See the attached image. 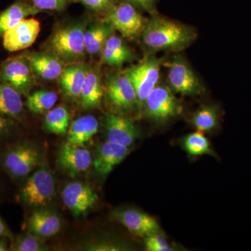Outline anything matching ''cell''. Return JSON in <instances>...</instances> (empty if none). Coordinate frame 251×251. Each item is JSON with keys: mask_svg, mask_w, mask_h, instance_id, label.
<instances>
[{"mask_svg": "<svg viewBox=\"0 0 251 251\" xmlns=\"http://www.w3.org/2000/svg\"><path fill=\"white\" fill-rule=\"evenodd\" d=\"M64 204L74 216L85 215L98 201V195L90 185L80 181L69 183L63 189Z\"/></svg>", "mask_w": 251, "mask_h": 251, "instance_id": "8fae6325", "label": "cell"}, {"mask_svg": "<svg viewBox=\"0 0 251 251\" xmlns=\"http://www.w3.org/2000/svg\"><path fill=\"white\" fill-rule=\"evenodd\" d=\"M99 130V122L93 115L79 117L69 125L68 143L77 146H83L90 141Z\"/></svg>", "mask_w": 251, "mask_h": 251, "instance_id": "7402d4cb", "label": "cell"}, {"mask_svg": "<svg viewBox=\"0 0 251 251\" xmlns=\"http://www.w3.org/2000/svg\"><path fill=\"white\" fill-rule=\"evenodd\" d=\"M168 80L171 90L182 95H198L203 91L199 77L181 56H176L168 64Z\"/></svg>", "mask_w": 251, "mask_h": 251, "instance_id": "9c48e42d", "label": "cell"}, {"mask_svg": "<svg viewBox=\"0 0 251 251\" xmlns=\"http://www.w3.org/2000/svg\"><path fill=\"white\" fill-rule=\"evenodd\" d=\"M8 234H9V232H8L7 228H6V225L4 224V221L0 217V237H6Z\"/></svg>", "mask_w": 251, "mask_h": 251, "instance_id": "d590c367", "label": "cell"}, {"mask_svg": "<svg viewBox=\"0 0 251 251\" xmlns=\"http://www.w3.org/2000/svg\"><path fill=\"white\" fill-rule=\"evenodd\" d=\"M129 153L128 148L107 140L97 149L94 167L101 176H107Z\"/></svg>", "mask_w": 251, "mask_h": 251, "instance_id": "2e32d148", "label": "cell"}, {"mask_svg": "<svg viewBox=\"0 0 251 251\" xmlns=\"http://www.w3.org/2000/svg\"><path fill=\"white\" fill-rule=\"evenodd\" d=\"M23 111L21 94L9 84L0 80V113L12 119H18Z\"/></svg>", "mask_w": 251, "mask_h": 251, "instance_id": "cb8c5ba5", "label": "cell"}, {"mask_svg": "<svg viewBox=\"0 0 251 251\" xmlns=\"http://www.w3.org/2000/svg\"><path fill=\"white\" fill-rule=\"evenodd\" d=\"M143 105L148 116L156 121L169 120L182 111V106L171 87L165 85H157L149 94Z\"/></svg>", "mask_w": 251, "mask_h": 251, "instance_id": "ba28073f", "label": "cell"}, {"mask_svg": "<svg viewBox=\"0 0 251 251\" xmlns=\"http://www.w3.org/2000/svg\"><path fill=\"white\" fill-rule=\"evenodd\" d=\"M40 11H62L74 0H26Z\"/></svg>", "mask_w": 251, "mask_h": 251, "instance_id": "4dcf8cb0", "label": "cell"}, {"mask_svg": "<svg viewBox=\"0 0 251 251\" xmlns=\"http://www.w3.org/2000/svg\"><path fill=\"white\" fill-rule=\"evenodd\" d=\"M54 190L52 174L46 168H40L28 177L20 191V199L27 206H45L52 201Z\"/></svg>", "mask_w": 251, "mask_h": 251, "instance_id": "5b68a950", "label": "cell"}, {"mask_svg": "<svg viewBox=\"0 0 251 251\" xmlns=\"http://www.w3.org/2000/svg\"><path fill=\"white\" fill-rule=\"evenodd\" d=\"M218 114L212 106H204L198 110L193 115L192 122L198 131H209L217 125Z\"/></svg>", "mask_w": 251, "mask_h": 251, "instance_id": "4316f807", "label": "cell"}, {"mask_svg": "<svg viewBox=\"0 0 251 251\" xmlns=\"http://www.w3.org/2000/svg\"><path fill=\"white\" fill-rule=\"evenodd\" d=\"M115 31L111 25L104 22L95 23L86 27L85 45L87 53L91 55L99 53L103 49L107 39L114 34Z\"/></svg>", "mask_w": 251, "mask_h": 251, "instance_id": "603a6c76", "label": "cell"}, {"mask_svg": "<svg viewBox=\"0 0 251 251\" xmlns=\"http://www.w3.org/2000/svg\"><path fill=\"white\" fill-rule=\"evenodd\" d=\"M41 12L26 0H17L0 14V38L23 20Z\"/></svg>", "mask_w": 251, "mask_h": 251, "instance_id": "ffe728a7", "label": "cell"}, {"mask_svg": "<svg viewBox=\"0 0 251 251\" xmlns=\"http://www.w3.org/2000/svg\"><path fill=\"white\" fill-rule=\"evenodd\" d=\"M70 121V115L67 108L62 105L49 110L46 114L44 126L50 133L64 135L67 133Z\"/></svg>", "mask_w": 251, "mask_h": 251, "instance_id": "484cf974", "label": "cell"}, {"mask_svg": "<svg viewBox=\"0 0 251 251\" xmlns=\"http://www.w3.org/2000/svg\"><path fill=\"white\" fill-rule=\"evenodd\" d=\"M105 91L109 102L118 110H129L138 103L134 87L125 73L109 75Z\"/></svg>", "mask_w": 251, "mask_h": 251, "instance_id": "30bf717a", "label": "cell"}, {"mask_svg": "<svg viewBox=\"0 0 251 251\" xmlns=\"http://www.w3.org/2000/svg\"><path fill=\"white\" fill-rule=\"evenodd\" d=\"M128 1L135 7L143 11H147L150 14H156V4L158 0H125Z\"/></svg>", "mask_w": 251, "mask_h": 251, "instance_id": "836d02e7", "label": "cell"}, {"mask_svg": "<svg viewBox=\"0 0 251 251\" xmlns=\"http://www.w3.org/2000/svg\"><path fill=\"white\" fill-rule=\"evenodd\" d=\"M40 32V23L34 18L23 20L3 36V46L9 52H17L30 47Z\"/></svg>", "mask_w": 251, "mask_h": 251, "instance_id": "7c38bea8", "label": "cell"}, {"mask_svg": "<svg viewBox=\"0 0 251 251\" xmlns=\"http://www.w3.org/2000/svg\"><path fill=\"white\" fill-rule=\"evenodd\" d=\"M107 140L129 148L138 138L133 122L127 117L108 114L104 120Z\"/></svg>", "mask_w": 251, "mask_h": 251, "instance_id": "5bb4252c", "label": "cell"}, {"mask_svg": "<svg viewBox=\"0 0 251 251\" xmlns=\"http://www.w3.org/2000/svg\"><path fill=\"white\" fill-rule=\"evenodd\" d=\"M145 246L146 250L149 251H173L166 239L158 233L147 236L145 239Z\"/></svg>", "mask_w": 251, "mask_h": 251, "instance_id": "d6a6232c", "label": "cell"}, {"mask_svg": "<svg viewBox=\"0 0 251 251\" xmlns=\"http://www.w3.org/2000/svg\"><path fill=\"white\" fill-rule=\"evenodd\" d=\"M35 76L27 52L10 57L0 66V80L14 87L21 95H26L34 87Z\"/></svg>", "mask_w": 251, "mask_h": 251, "instance_id": "277c9868", "label": "cell"}, {"mask_svg": "<svg viewBox=\"0 0 251 251\" xmlns=\"http://www.w3.org/2000/svg\"><path fill=\"white\" fill-rule=\"evenodd\" d=\"M11 250L43 251L46 250V247L41 237L31 233L19 236L16 238L11 246Z\"/></svg>", "mask_w": 251, "mask_h": 251, "instance_id": "f1b7e54d", "label": "cell"}, {"mask_svg": "<svg viewBox=\"0 0 251 251\" xmlns=\"http://www.w3.org/2000/svg\"><path fill=\"white\" fill-rule=\"evenodd\" d=\"M185 150L193 156L211 153L210 143L203 132L197 131L188 135L184 140Z\"/></svg>", "mask_w": 251, "mask_h": 251, "instance_id": "83f0119b", "label": "cell"}, {"mask_svg": "<svg viewBox=\"0 0 251 251\" xmlns=\"http://www.w3.org/2000/svg\"><path fill=\"white\" fill-rule=\"evenodd\" d=\"M104 91L98 68H90L79 97L82 106L86 109L99 106L103 99Z\"/></svg>", "mask_w": 251, "mask_h": 251, "instance_id": "44dd1931", "label": "cell"}, {"mask_svg": "<svg viewBox=\"0 0 251 251\" xmlns=\"http://www.w3.org/2000/svg\"><path fill=\"white\" fill-rule=\"evenodd\" d=\"M113 217L130 232L145 237L159 232L160 226L152 216L136 209H124L115 211Z\"/></svg>", "mask_w": 251, "mask_h": 251, "instance_id": "4fadbf2b", "label": "cell"}, {"mask_svg": "<svg viewBox=\"0 0 251 251\" xmlns=\"http://www.w3.org/2000/svg\"><path fill=\"white\" fill-rule=\"evenodd\" d=\"M57 99L58 96L53 91L38 90L28 96L25 105L31 112L42 114L53 108Z\"/></svg>", "mask_w": 251, "mask_h": 251, "instance_id": "d4e9b609", "label": "cell"}, {"mask_svg": "<svg viewBox=\"0 0 251 251\" xmlns=\"http://www.w3.org/2000/svg\"><path fill=\"white\" fill-rule=\"evenodd\" d=\"M85 22L71 23L53 31L46 43L47 51L55 54L63 62H77L85 57Z\"/></svg>", "mask_w": 251, "mask_h": 251, "instance_id": "7a4b0ae2", "label": "cell"}, {"mask_svg": "<svg viewBox=\"0 0 251 251\" xmlns=\"http://www.w3.org/2000/svg\"><path fill=\"white\" fill-rule=\"evenodd\" d=\"M28 227L31 233L38 237L49 238L58 233L61 228V221L54 211L40 209L34 211L29 217Z\"/></svg>", "mask_w": 251, "mask_h": 251, "instance_id": "ac0fdd59", "label": "cell"}, {"mask_svg": "<svg viewBox=\"0 0 251 251\" xmlns=\"http://www.w3.org/2000/svg\"><path fill=\"white\" fill-rule=\"evenodd\" d=\"M59 166L71 175L80 174L87 171L92 163L90 151L83 146L67 143L59 150Z\"/></svg>", "mask_w": 251, "mask_h": 251, "instance_id": "9a60e30c", "label": "cell"}, {"mask_svg": "<svg viewBox=\"0 0 251 251\" xmlns=\"http://www.w3.org/2000/svg\"><path fill=\"white\" fill-rule=\"evenodd\" d=\"M8 242L5 238L0 237V251H6L9 250Z\"/></svg>", "mask_w": 251, "mask_h": 251, "instance_id": "8d00e7d4", "label": "cell"}, {"mask_svg": "<svg viewBox=\"0 0 251 251\" xmlns=\"http://www.w3.org/2000/svg\"><path fill=\"white\" fill-rule=\"evenodd\" d=\"M89 69L82 64H73L64 67L59 79L61 88L66 95L74 99L80 97Z\"/></svg>", "mask_w": 251, "mask_h": 251, "instance_id": "d6986e66", "label": "cell"}, {"mask_svg": "<svg viewBox=\"0 0 251 251\" xmlns=\"http://www.w3.org/2000/svg\"><path fill=\"white\" fill-rule=\"evenodd\" d=\"M84 5L87 9L98 13L105 14L118 2L120 0H74Z\"/></svg>", "mask_w": 251, "mask_h": 251, "instance_id": "1f68e13d", "label": "cell"}, {"mask_svg": "<svg viewBox=\"0 0 251 251\" xmlns=\"http://www.w3.org/2000/svg\"><path fill=\"white\" fill-rule=\"evenodd\" d=\"M161 63V59L150 56L125 72L134 87L140 105H143L149 94L158 85Z\"/></svg>", "mask_w": 251, "mask_h": 251, "instance_id": "8992f818", "label": "cell"}, {"mask_svg": "<svg viewBox=\"0 0 251 251\" xmlns=\"http://www.w3.org/2000/svg\"><path fill=\"white\" fill-rule=\"evenodd\" d=\"M29 62L36 76L43 80H54L62 75L64 67L63 62L55 54L46 51L28 53Z\"/></svg>", "mask_w": 251, "mask_h": 251, "instance_id": "e0dca14e", "label": "cell"}, {"mask_svg": "<svg viewBox=\"0 0 251 251\" xmlns=\"http://www.w3.org/2000/svg\"><path fill=\"white\" fill-rule=\"evenodd\" d=\"M196 37L194 28L156 14L148 20L141 36L144 45L151 50L173 52L186 49Z\"/></svg>", "mask_w": 251, "mask_h": 251, "instance_id": "6da1fadb", "label": "cell"}, {"mask_svg": "<svg viewBox=\"0 0 251 251\" xmlns=\"http://www.w3.org/2000/svg\"><path fill=\"white\" fill-rule=\"evenodd\" d=\"M39 153L35 148L27 143L17 144L3 152L1 166L14 178L27 176L37 166Z\"/></svg>", "mask_w": 251, "mask_h": 251, "instance_id": "52a82bcc", "label": "cell"}, {"mask_svg": "<svg viewBox=\"0 0 251 251\" xmlns=\"http://www.w3.org/2000/svg\"><path fill=\"white\" fill-rule=\"evenodd\" d=\"M104 46L108 48L117 55L120 56L126 62H131L135 59V56L133 51L119 36L112 34L107 39Z\"/></svg>", "mask_w": 251, "mask_h": 251, "instance_id": "f546056e", "label": "cell"}, {"mask_svg": "<svg viewBox=\"0 0 251 251\" xmlns=\"http://www.w3.org/2000/svg\"><path fill=\"white\" fill-rule=\"evenodd\" d=\"M12 118L0 113V138L6 136L14 127Z\"/></svg>", "mask_w": 251, "mask_h": 251, "instance_id": "e575fe53", "label": "cell"}, {"mask_svg": "<svg viewBox=\"0 0 251 251\" xmlns=\"http://www.w3.org/2000/svg\"><path fill=\"white\" fill-rule=\"evenodd\" d=\"M139 10L128 1H119L105 14L103 22L111 25L126 39L135 40L141 37L148 21Z\"/></svg>", "mask_w": 251, "mask_h": 251, "instance_id": "3957f363", "label": "cell"}]
</instances>
